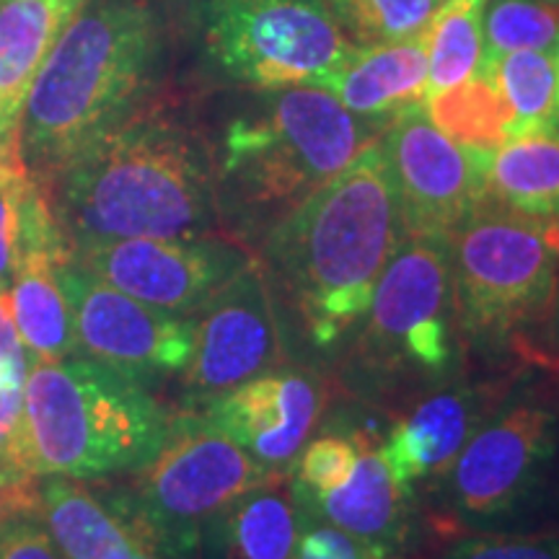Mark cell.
<instances>
[{
  "label": "cell",
  "instance_id": "1",
  "mask_svg": "<svg viewBox=\"0 0 559 559\" xmlns=\"http://www.w3.org/2000/svg\"><path fill=\"white\" fill-rule=\"evenodd\" d=\"M404 236L394 181L376 140L267 230L257 260L300 337L313 349H330L358 326Z\"/></svg>",
  "mask_w": 559,
  "mask_h": 559
},
{
  "label": "cell",
  "instance_id": "2",
  "mask_svg": "<svg viewBox=\"0 0 559 559\" xmlns=\"http://www.w3.org/2000/svg\"><path fill=\"white\" fill-rule=\"evenodd\" d=\"M70 247L215 234L218 166L194 128L140 104L45 185Z\"/></svg>",
  "mask_w": 559,
  "mask_h": 559
},
{
  "label": "cell",
  "instance_id": "3",
  "mask_svg": "<svg viewBox=\"0 0 559 559\" xmlns=\"http://www.w3.org/2000/svg\"><path fill=\"white\" fill-rule=\"evenodd\" d=\"M160 58L151 0H86L41 62L19 122V158L41 187L145 102Z\"/></svg>",
  "mask_w": 559,
  "mask_h": 559
},
{
  "label": "cell",
  "instance_id": "4",
  "mask_svg": "<svg viewBox=\"0 0 559 559\" xmlns=\"http://www.w3.org/2000/svg\"><path fill=\"white\" fill-rule=\"evenodd\" d=\"M376 140V122L355 117L326 88L270 91L262 107L230 122L223 138L221 218L236 230L234 239L260 247L272 226Z\"/></svg>",
  "mask_w": 559,
  "mask_h": 559
},
{
  "label": "cell",
  "instance_id": "5",
  "mask_svg": "<svg viewBox=\"0 0 559 559\" xmlns=\"http://www.w3.org/2000/svg\"><path fill=\"white\" fill-rule=\"evenodd\" d=\"M171 419L143 381L102 362H32L9 459L32 477H122L156 456Z\"/></svg>",
  "mask_w": 559,
  "mask_h": 559
},
{
  "label": "cell",
  "instance_id": "6",
  "mask_svg": "<svg viewBox=\"0 0 559 559\" xmlns=\"http://www.w3.org/2000/svg\"><path fill=\"white\" fill-rule=\"evenodd\" d=\"M428 492L456 534L559 531V389L515 376Z\"/></svg>",
  "mask_w": 559,
  "mask_h": 559
},
{
  "label": "cell",
  "instance_id": "7",
  "mask_svg": "<svg viewBox=\"0 0 559 559\" xmlns=\"http://www.w3.org/2000/svg\"><path fill=\"white\" fill-rule=\"evenodd\" d=\"M461 349L449 239L404 236L358 321L345 383L373 402L425 394L456 379Z\"/></svg>",
  "mask_w": 559,
  "mask_h": 559
},
{
  "label": "cell",
  "instance_id": "8",
  "mask_svg": "<svg viewBox=\"0 0 559 559\" xmlns=\"http://www.w3.org/2000/svg\"><path fill=\"white\" fill-rule=\"evenodd\" d=\"M461 345L489 362L523 355L555 317L559 221L485 200L449 236Z\"/></svg>",
  "mask_w": 559,
  "mask_h": 559
},
{
  "label": "cell",
  "instance_id": "9",
  "mask_svg": "<svg viewBox=\"0 0 559 559\" xmlns=\"http://www.w3.org/2000/svg\"><path fill=\"white\" fill-rule=\"evenodd\" d=\"M272 474L200 412L185 409L156 456L99 495L158 557L198 559L205 523Z\"/></svg>",
  "mask_w": 559,
  "mask_h": 559
},
{
  "label": "cell",
  "instance_id": "10",
  "mask_svg": "<svg viewBox=\"0 0 559 559\" xmlns=\"http://www.w3.org/2000/svg\"><path fill=\"white\" fill-rule=\"evenodd\" d=\"M210 60L254 88L324 86L349 50L321 0H205Z\"/></svg>",
  "mask_w": 559,
  "mask_h": 559
},
{
  "label": "cell",
  "instance_id": "11",
  "mask_svg": "<svg viewBox=\"0 0 559 559\" xmlns=\"http://www.w3.org/2000/svg\"><path fill=\"white\" fill-rule=\"evenodd\" d=\"M70 257L111 288L171 317H194L257 260L247 243L221 234L86 241L73 243Z\"/></svg>",
  "mask_w": 559,
  "mask_h": 559
},
{
  "label": "cell",
  "instance_id": "12",
  "mask_svg": "<svg viewBox=\"0 0 559 559\" xmlns=\"http://www.w3.org/2000/svg\"><path fill=\"white\" fill-rule=\"evenodd\" d=\"M283 362L285 334L277 300L260 260H254L192 317V353L181 370L187 409L205 407Z\"/></svg>",
  "mask_w": 559,
  "mask_h": 559
},
{
  "label": "cell",
  "instance_id": "13",
  "mask_svg": "<svg viewBox=\"0 0 559 559\" xmlns=\"http://www.w3.org/2000/svg\"><path fill=\"white\" fill-rule=\"evenodd\" d=\"M407 236L449 239L487 200V158L445 138L423 104L386 124L379 138Z\"/></svg>",
  "mask_w": 559,
  "mask_h": 559
},
{
  "label": "cell",
  "instance_id": "14",
  "mask_svg": "<svg viewBox=\"0 0 559 559\" xmlns=\"http://www.w3.org/2000/svg\"><path fill=\"white\" fill-rule=\"evenodd\" d=\"M73 317L79 355L130 379L185 370L192 353V317H171L111 288L73 257L58 270Z\"/></svg>",
  "mask_w": 559,
  "mask_h": 559
},
{
  "label": "cell",
  "instance_id": "15",
  "mask_svg": "<svg viewBox=\"0 0 559 559\" xmlns=\"http://www.w3.org/2000/svg\"><path fill=\"white\" fill-rule=\"evenodd\" d=\"M515 376L451 379L419 394L381 443L396 485L412 498H417V487H430L498 407Z\"/></svg>",
  "mask_w": 559,
  "mask_h": 559
},
{
  "label": "cell",
  "instance_id": "16",
  "mask_svg": "<svg viewBox=\"0 0 559 559\" xmlns=\"http://www.w3.org/2000/svg\"><path fill=\"white\" fill-rule=\"evenodd\" d=\"M326 394L317 376L275 368L194 409L272 472H290L324 412Z\"/></svg>",
  "mask_w": 559,
  "mask_h": 559
},
{
  "label": "cell",
  "instance_id": "17",
  "mask_svg": "<svg viewBox=\"0 0 559 559\" xmlns=\"http://www.w3.org/2000/svg\"><path fill=\"white\" fill-rule=\"evenodd\" d=\"M298 506L311 519L330 523L355 539L386 549L396 557L407 549L415 528L412 523L415 498L391 477L381 443H368L366 438L353 474L332 492L313 500H298Z\"/></svg>",
  "mask_w": 559,
  "mask_h": 559
},
{
  "label": "cell",
  "instance_id": "18",
  "mask_svg": "<svg viewBox=\"0 0 559 559\" xmlns=\"http://www.w3.org/2000/svg\"><path fill=\"white\" fill-rule=\"evenodd\" d=\"M347 111L368 122H391L428 99L425 37L349 47L324 86Z\"/></svg>",
  "mask_w": 559,
  "mask_h": 559
},
{
  "label": "cell",
  "instance_id": "19",
  "mask_svg": "<svg viewBox=\"0 0 559 559\" xmlns=\"http://www.w3.org/2000/svg\"><path fill=\"white\" fill-rule=\"evenodd\" d=\"M300 531L290 472H275L205 523L198 559H296Z\"/></svg>",
  "mask_w": 559,
  "mask_h": 559
},
{
  "label": "cell",
  "instance_id": "20",
  "mask_svg": "<svg viewBox=\"0 0 559 559\" xmlns=\"http://www.w3.org/2000/svg\"><path fill=\"white\" fill-rule=\"evenodd\" d=\"M86 0H0V156H19V122L41 62Z\"/></svg>",
  "mask_w": 559,
  "mask_h": 559
},
{
  "label": "cell",
  "instance_id": "21",
  "mask_svg": "<svg viewBox=\"0 0 559 559\" xmlns=\"http://www.w3.org/2000/svg\"><path fill=\"white\" fill-rule=\"evenodd\" d=\"M62 559H132L148 549L99 489L73 477H37V510Z\"/></svg>",
  "mask_w": 559,
  "mask_h": 559
},
{
  "label": "cell",
  "instance_id": "22",
  "mask_svg": "<svg viewBox=\"0 0 559 559\" xmlns=\"http://www.w3.org/2000/svg\"><path fill=\"white\" fill-rule=\"evenodd\" d=\"M70 247H39L24 257L9 290L13 324L32 362H55L79 355L73 317L58 270Z\"/></svg>",
  "mask_w": 559,
  "mask_h": 559
},
{
  "label": "cell",
  "instance_id": "23",
  "mask_svg": "<svg viewBox=\"0 0 559 559\" xmlns=\"http://www.w3.org/2000/svg\"><path fill=\"white\" fill-rule=\"evenodd\" d=\"M487 200L559 221V124L508 138L489 153Z\"/></svg>",
  "mask_w": 559,
  "mask_h": 559
},
{
  "label": "cell",
  "instance_id": "24",
  "mask_svg": "<svg viewBox=\"0 0 559 559\" xmlns=\"http://www.w3.org/2000/svg\"><path fill=\"white\" fill-rule=\"evenodd\" d=\"M39 247H70L50 194L19 156H0V293L11 290L24 257Z\"/></svg>",
  "mask_w": 559,
  "mask_h": 559
},
{
  "label": "cell",
  "instance_id": "25",
  "mask_svg": "<svg viewBox=\"0 0 559 559\" xmlns=\"http://www.w3.org/2000/svg\"><path fill=\"white\" fill-rule=\"evenodd\" d=\"M430 122L453 143L472 151H495L510 138V115L498 83L485 70L456 86L436 91L425 99Z\"/></svg>",
  "mask_w": 559,
  "mask_h": 559
},
{
  "label": "cell",
  "instance_id": "26",
  "mask_svg": "<svg viewBox=\"0 0 559 559\" xmlns=\"http://www.w3.org/2000/svg\"><path fill=\"white\" fill-rule=\"evenodd\" d=\"M498 83L513 124L510 138L559 124V66L555 50H515L485 68Z\"/></svg>",
  "mask_w": 559,
  "mask_h": 559
},
{
  "label": "cell",
  "instance_id": "27",
  "mask_svg": "<svg viewBox=\"0 0 559 559\" xmlns=\"http://www.w3.org/2000/svg\"><path fill=\"white\" fill-rule=\"evenodd\" d=\"M487 0H443L423 32L428 47V94L472 79L485 58Z\"/></svg>",
  "mask_w": 559,
  "mask_h": 559
},
{
  "label": "cell",
  "instance_id": "28",
  "mask_svg": "<svg viewBox=\"0 0 559 559\" xmlns=\"http://www.w3.org/2000/svg\"><path fill=\"white\" fill-rule=\"evenodd\" d=\"M485 58L481 68L515 50H557L559 9L544 0H492L485 3Z\"/></svg>",
  "mask_w": 559,
  "mask_h": 559
},
{
  "label": "cell",
  "instance_id": "29",
  "mask_svg": "<svg viewBox=\"0 0 559 559\" xmlns=\"http://www.w3.org/2000/svg\"><path fill=\"white\" fill-rule=\"evenodd\" d=\"M362 45L419 37L443 0H321Z\"/></svg>",
  "mask_w": 559,
  "mask_h": 559
},
{
  "label": "cell",
  "instance_id": "30",
  "mask_svg": "<svg viewBox=\"0 0 559 559\" xmlns=\"http://www.w3.org/2000/svg\"><path fill=\"white\" fill-rule=\"evenodd\" d=\"M360 436H345V432H326L309 440L290 466L293 492L298 500H313L340 487L355 469L360 456Z\"/></svg>",
  "mask_w": 559,
  "mask_h": 559
},
{
  "label": "cell",
  "instance_id": "31",
  "mask_svg": "<svg viewBox=\"0 0 559 559\" xmlns=\"http://www.w3.org/2000/svg\"><path fill=\"white\" fill-rule=\"evenodd\" d=\"M438 559H559V531L459 534Z\"/></svg>",
  "mask_w": 559,
  "mask_h": 559
},
{
  "label": "cell",
  "instance_id": "32",
  "mask_svg": "<svg viewBox=\"0 0 559 559\" xmlns=\"http://www.w3.org/2000/svg\"><path fill=\"white\" fill-rule=\"evenodd\" d=\"M296 559H400L391 551L355 539L330 523L304 513V531L296 549Z\"/></svg>",
  "mask_w": 559,
  "mask_h": 559
},
{
  "label": "cell",
  "instance_id": "33",
  "mask_svg": "<svg viewBox=\"0 0 559 559\" xmlns=\"http://www.w3.org/2000/svg\"><path fill=\"white\" fill-rule=\"evenodd\" d=\"M0 559H62L37 513H21L0 531Z\"/></svg>",
  "mask_w": 559,
  "mask_h": 559
},
{
  "label": "cell",
  "instance_id": "34",
  "mask_svg": "<svg viewBox=\"0 0 559 559\" xmlns=\"http://www.w3.org/2000/svg\"><path fill=\"white\" fill-rule=\"evenodd\" d=\"M32 358H13L0 362V456L9 459L13 436H16L21 409H24V389Z\"/></svg>",
  "mask_w": 559,
  "mask_h": 559
},
{
  "label": "cell",
  "instance_id": "35",
  "mask_svg": "<svg viewBox=\"0 0 559 559\" xmlns=\"http://www.w3.org/2000/svg\"><path fill=\"white\" fill-rule=\"evenodd\" d=\"M37 510V477L0 456V531L13 515Z\"/></svg>",
  "mask_w": 559,
  "mask_h": 559
},
{
  "label": "cell",
  "instance_id": "36",
  "mask_svg": "<svg viewBox=\"0 0 559 559\" xmlns=\"http://www.w3.org/2000/svg\"><path fill=\"white\" fill-rule=\"evenodd\" d=\"M132 559H164V557H158V555H156V551H151V549H140V551H138V555H135V557H132Z\"/></svg>",
  "mask_w": 559,
  "mask_h": 559
},
{
  "label": "cell",
  "instance_id": "37",
  "mask_svg": "<svg viewBox=\"0 0 559 559\" xmlns=\"http://www.w3.org/2000/svg\"><path fill=\"white\" fill-rule=\"evenodd\" d=\"M555 311H557V324H559V293H557V306H555Z\"/></svg>",
  "mask_w": 559,
  "mask_h": 559
},
{
  "label": "cell",
  "instance_id": "38",
  "mask_svg": "<svg viewBox=\"0 0 559 559\" xmlns=\"http://www.w3.org/2000/svg\"><path fill=\"white\" fill-rule=\"evenodd\" d=\"M544 3H549V5H557V9H559V0H544Z\"/></svg>",
  "mask_w": 559,
  "mask_h": 559
},
{
  "label": "cell",
  "instance_id": "39",
  "mask_svg": "<svg viewBox=\"0 0 559 559\" xmlns=\"http://www.w3.org/2000/svg\"><path fill=\"white\" fill-rule=\"evenodd\" d=\"M555 52H557V66H559V41H557V50Z\"/></svg>",
  "mask_w": 559,
  "mask_h": 559
}]
</instances>
